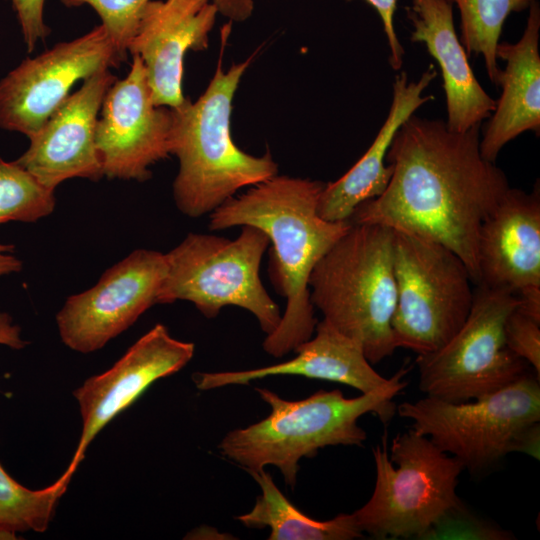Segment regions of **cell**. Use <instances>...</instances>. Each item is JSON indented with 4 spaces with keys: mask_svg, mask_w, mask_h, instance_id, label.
Here are the masks:
<instances>
[{
    "mask_svg": "<svg viewBox=\"0 0 540 540\" xmlns=\"http://www.w3.org/2000/svg\"><path fill=\"white\" fill-rule=\"evenodd\" d=\"M324 185L277 174L230 198L209 215L210 230L249 225L269 238V276L286 298L277 328L263 341L264 351L274 357H283L313 336L318 321L310 299V274L352 225L350 220L328 221L318 214Z\"/></svg>",
    "mask_w": 540,
    "mask_h": 540,
    "instance_id": "cell-2",
    "label": "cell"
},
{
    "mask_svg": "<svg viewBox=\"0 0 540 540\" xmlns=\"http://www.w3.org/2000/svg\"><path fill=\"white\" fill-rule=\"evenodd\" d=\"M268 246L267 235L249 225L242 226L233 240L189 233L166 253L167 269L157 304L189 301L209 319L225 306H237L253 314L262 331L271 334L282 314L259 276Z\"/></svg>",
    "mask_w": 540,
    "mask_h": 540,
    "instance_id": "cell-8",
    "label": "cell"
},
{
    "mask_svg": "<svg viewBox=\"0 0 540 540\" xmlns=\"http://www.w3.org/2000/svg\"><path fill=\"white\" fill-rule=\"evenodd\" d=\"M397 348L417 355L437 351L464 324L474 298L468 268L445 246L394 230Z\"/></svg>",
    "mask_w": 540,
    "mask_h": 540,
    "instance_id": "cell-9",
    "label": "cell"
},
{
    "mask_svg": "<svg viewBox=\"0 0 540 540\" xmlns=\"http://www.w3.org/2000/svg\"><path fill=\"white\" fill-rule=\"evenodd\" d=\"M539 378L527 372L504 388L466 402L425 396L401 403L396 412L471 473L490 468L511 452L539 459Z\"/></svg>",
    "mask_w": 540,
    "mask_h": 540,
    "instance_id": "cell-7",
    "label": "cell"
},
{
    "mask_svg": "<svg viewBox=\"0 0 540 540\" xmlns=\"http://www.w3.org/2000/svg\"><path fill=\"white\" fill-rule=\"evenodd\" d=\"M13 250V245L0 243V277L22 269V261L13 254Z\"/></svg>",
    "mask_w": 540,
    "mask_h": 540,
    "instance_id": "cell-32",
    "label": "cell"
},
{
    "mask_svg": "<svg viewBox=\"0 0 540 540\" xmlns=\"http://www.w3.org/2000/svg\"><path fill=\"white\" fill-rule=\"evenodd\" d=\"M480 126L450 130L442 120L410 116L397 130L386 160L384 192L361 203L353 224H380L439 243L479 282L481 224L510 188L505 173L480 153Z\"/></svg>",
    "mask_w": 540,
    "mask_h": 540,
    "instance_id": "cell-1",
    "label": "cell"
},
{
    "mask_svg": "<svg viewBox=\"0 0 540 540\" xmlns=\"http://www.w3.org/2000/svg\"><path fill=\"white\" fill-rule=\"evenodd\" d=\"M254 54L227 71L220 60L203 94L172 110L169 152L179 161L173 182L178 210L192 218L212 213L244 187L278 173L271 154L253 156L241 150L231 135L232 101Z\"/></svg>",
    "mask_w": 540,
    "mask_h": 540,
    "instance_id": "cell-4",
    "label": "cell"
},
{
    "mask_svg": "<svg viewBox=\"0 0 540 540\" xmlns=\"http://www.w3.org/2000/svg\"><path fill=\"white\" fill-rule=\"evenodd\" d=\"M460 13V42L467 55L481 54L489 79L497 86L501 69L496 48L505 20L536 0H451Z\"/></svg>",
    "mask_w": 540,
    "mask_h": 540,
    "instance_id": "cell-24",
    "label": "cell"
},
{
    "mask_svg": "<svg viewBox=\"0 0 540 540\" xmlns=\"http://www.w3.org/2000/svg\"><path fill=\"white\" fill-rule=\"evenodd\" d=\"M437 76L432 64L417 81L402 71L395 78L389 113L371 146L338 180L325 183L317 205L318 214L328 221L350 220L363 202L376 198L386 189L392 167L385 164L393 137L400 126L424 103L433 99L423 92Z\"/></svg>",
    "mask_w": 540,
    "mask_h": 540,
    "instance_id": "cell-21",
    "label": "cell"
},
{
    "mask_svg": "<svg viewBox=\"0 0 540 540\" xmlns=\"http://www.w3.org/2000/svg\"><path fill=\"white\" fill-rule=\"evenodd\" d=\"M408 371L402 367L382 387L352 398L334 389L286 400L269 389L255 388L271 412L259 422L228 432L218 448L246 472L275 466L294 488L300 459L314 457L327 446H362L367 434L358 420L367 413L384 424L394 417L393 399L407 386L403 377Z\"/></svg>",
    "mask_w": 540,
    "mask_h": 540,
    "instance_id": "cell-3",
    "label": "cell"
},
{
    "mask_svg": "<svg viewBox=\"0 0 540 540\" xmlns=\"http://www.w3.org/2000/svg\"><path fill=\"white\" fill-rule=\"evenodd\" d=\"M519 305L509 289L474 286L470 312L456 334L435 352L417 355L419 388L448 402L491 394L528 372V363L506 345L504 325Z\"/></svg>",
    "mask_w": 540,
    "mask_h": 540,
    "instance_id": "cell-10",
    "label": "cell"
},
{
    "mask_svg": "<svg viewBox=\"0 0 540 540\" xmlns=\"http://www.w3.org/2000/svg\"><path fill=\"white\" fill-rule=\"evenodd\" d=\"M217 7L212 0H150L128 45L141 58L152 99L157 106L176 108L183 94L184 57L207 49Z\"/></svg>",
    "mask_w": 540,
    "mask_h": 540,
    "instance_id": "cell-17",
    "label": "cell"
},
{
    "mask_svg": "<svg viewBox=\"0 0 540 540\" xmlns=\"http://www.w3.org/2000/svg\"><path fill=\"white\" fill-rule=\"evenodd\" d=\"M388 454L386 435L373 448L375 486L354 511L358 529L377 539L431 535L465 510L456 488L462 463L410 428L397 434Z\"/></svg>",
    "mask_w": 540,
    "mask_h": 540,
    "instance_id": "cell-6",
    "label": "cell"
},
{
    "mask_svg": "<svg viewBox=\"0 0 540 540\" xmlns=\"http://www.w3.org/2000/svg\"><path fill=\"white\" fill-rule=\"evenodd\" d=\"M413 30L412 42L425 44L437 61L446 97L447 127L465 132L493 113L496 100L476 79L458 38L451 0H412L406 8Z\"/></svg>",
    "mask_w": 540,
    "mask_h": 540,
    "instance_id": "cell-18",
    "label": "cell"
},
{
    "mask_svg": "<svg viewBox=\"0 0 540 540\" xmlns=\"http://www.w3.org/2000/svg\"><path fill=\"white\" fill-rule=\"evenodd\" d=\"M540 8L535 1L522 37L514 44L498 43L497 58L506 62L497 86L502 94L479 143L481 156L495 162L501 149L524 133L540 132Z\"/></svg>",
    "mask_w": 540,
    "mask_h": 540,
    "instance_id": "cell-20",
    "label": "cell"
},
{
    "mask_svg": "<svg viewBox=\"0 0 540 540\" xmlns=\"http://www.w3.org/2000/svg\"><path fill=\"white\" fill-rule=\"evenodd\" d=\"M479 282L506 288L517 309L540 322V191L509 188L481 224L477 240ZM477 284V285H478Z\"/></svg>",
    "mask_w": 540,
    "mask_h": 540,
    "instance_id": "cell-15",
    "label": "cell"
},
{
    "mask_svg": "<svg viewBox=\"0 0 540 540\" xmlns=\"http://www.w3.org/2000/svg\"><path fill=\"white\" fill-rule=\"evenodd\" d=\"M172 110L154 104L141 58L132 55L125 78L108 88L99 113L95 141L103 174L109 179L144 182L150 167L167 158Z\"/></svg>",
    "mask_w": 540,
    "mask_h": 540,
    "instance_id": "cell-13",
    "label": "cell"
},
{
    "mask_svg": "<svg viewBox=\"0 0 540 540\" xmlns=\"http://www.w3.org/2000/svg\"><path fill=\"white\" fill-rule=\"evenodd\" d=\"M248 473L258 483L261 494L248 513L236 517L245 527L269 528V540H351L364 536L352 513L325 521L313 519L286 498L265 468Z\"/></svg>",
    "mask_w": 540,
    "mask_h": 540,
    "instance_id": "cell-22",
    "label": "cell"
},
{
    "mask_svg": "<svg viewBox=\"0 0 540 540\" xmlns=\"http://www.w3.org/2000/svg\"><path fill=\"white\" fill-rule=\"evenodd\" d=\"M394 230L353 224L319 260L309 277L310 299L323 319L358 341L371 364L397 349Z\"/></svg>",
    "mask_w": 540,
    "mask_h": 540,
    "instance_id": "cell-5",
    "label": "cell"
},
{
    "mask_svg": "<svg viewBox=\"0 0 540 540\" xmlns=\"http://www.w3.org/2000/svg\"><path fill=\"white\" fill-rule=\"evenodd\" d=\"M55 204L54 190L16 161L0 157V225L10 221L37 222L53 213Z\"/></svg>",
    "mask_w": 540,
    "mask_h": 540,
    "instance_id": "cell-25",
    "label": "cell"
},
{
    "mask_svg": "<svg viewBox=\"0 0 540 540\" xmlns=\"http://www.w3.org/2000/svg\"><path fill=\"white\" fill-rule=\"evenodd\" d=\"M150 0H60L66 7L89 5L101 19L119 54L126 60L143 9Z\"/></svg>",
    "mask_w": 540,
    "mask_h": 540,
    "instance_id": "cell-26",
    "label": "cell"
},
{
    "mask_svg": "<svg viewBox=\"0 0 540 540\" xmlns=\"http://www.w3.org/2000/svg\"><path fill=\"white\" fill-rule=\"evenodd\" d=\"M379 14L383 30L390 48L389 62L394 70H400L403 63L404 49L398 40L394 27V14L397 0H365Z\"/></svg>",
    "mask_w": 540,
    "mask_h": 540,
    "instance_id": "cell-29",
    "label": "cell"
},
{
    "mask_svg": "<svg viewBox=\"0 0 540 540\" xmlns=\"http://www.w3.org/2000/svg\"><path fill=\"white\" fill-rule=\"evenodd\" d=\"M70 480L63 473L50 486L29 489L0 465V540L17 539L18 532L46 531Z\"/></svg>",
    "mask_w": 540,
    "mask_h": 540,
    "instance_id": "cell-23",
    "label": "cell"
},
{
    "mask_svg": "<svg viewBox=\"0 0 540 540\" xmlns=\"http://www.w3.org/2000/svg\"><path fill=\"white\" fill-rule=\"evenodd\" d=\"M507 347L540 377V322L515 308L504 325Z\"/></svg>",
    "mask_w": 540,
    "mask_h": 540,
    "instance_id": "cell-27",
    "label": "cell"
},
{
    "mask_svg": "<svg viewBox=\"0 0 540 540\" xmlns=\"http://www.w3.org/2000/svg\"><path fill=\"white\" fill-rule=\"evenodd\" d=\"M123 61L101 24L25 59L0 80V127L32 137L78 81L118 67Z\"/></svg>",
    "mask_w": 540,
    "mask_h": 540,
    "instance_id": "cell-11",
    "label": "cell"
},
{
    "mask_svg": "<svg viewBox=\"0 0 540 540\" xmlns=\"http://www.w3.org/2000/svg\"><path fill=\"white\" fill-rule=\"evenodd\" d=\"M195 346L172 337L156 324L106 371L91 376L73 395L81 415V434L64 474L71 477L96 435L130 407L155 381L181 370L193 357Z\"/></svg>",
    "mask_w": 540,
    "mask_h": 540,
    "instance_id": "cell-14",
    "label": "cell"
},
{
    "mask_svg": "<svg viewBox=\"0 0 540 540\" xmlns=\"http://www.w3.org/2000/svg\"><path fill=\"white\" fill-rule=\"evenodd\" d=\"M294 351V358L278 364L240 371L197 372L192 378L199 390H211L269 376L296 375L344 384L362 393L389 381L372 367L358 341L324 319L317 323L313 336Z\"/></svg>",
    "mask_w": 540,
    "mask_h": 540,
    "instance_id": "cell-19",
    "label": "cell"
},
{
    "mask_svg": "<svg viewBox=\"0 0 540 540\" xmlns=\"http://www.w3.org/2000/svg\"><path fill=\"white\" fill-rule=\"evenodd\" d=\"M218 13L230 21L242 22L247 20L254 9V0H212Z\"/></svg>",
    "mask_w": 540,
    "mask_h": 540,
    "instance_id": "cell-30",
    "label": "cell"
},
{
    "mask_svg": "<svg viewBox=\"0 0 540 540\" xmlns=\"http://www.w3.org/2000/svg\"><path fill=\"white\" fill-rule=\"evenodd\" d=\"M16 13L28 52H32L37 44L45 41L50 28L44 20L46 0H8Z\"/></svg>",
    "mask_w": 540,
    "mask_h": 540,
    "instance_id": "cell-28",
    "label": "cell"
},
{
    "mask_svg": "<svg viewBox=\"0 0 540 540\" xmlns=\"http://www.w3.org/2000/svg\"><path fill=\"white\" fill-rule=\"evenodd\" d=\"M166 269L164 253L131 252L107 269L94 286L67 298L56 315L62 342L84 354L103 348L157 304Z\"/></svg>",
    "mask_w": 540,
    "mask_h": 540,
    "instance_id": "cell-12",
    "label": "cell"
},
{
    "mask_svg": "<svg viewBox=\"0 0 540 540\" xmlns=\"http://www.w3.org/2000/svg\"><path fill=\"white\" fill-rule=\"evenodd\" d=\"M27 344L21 336V328L13 322L12 317L6 312H0V345L20 350Z\"/></svg>",
    "mask_w": 540,
    "mask_h": 540,
    "instance_id": "cell-31",
    "label": "cell"
},
{
    "mask_svg": "<svg viewBox=\"0 0 540 540\" xmlns=\"http://www.w3.org/2000/svg\"><path fill=\"white\" fill-rule=\"evenodd\" d=\"M115 80L110 70L84 80L29 138L28 149L15 161L54 191L71 178L100 180L104 174L95 141L96 125L104 96Z\"/></svg>",
    "mask_w": 540,
    "mask_h": 540,
    "instance_id": "cell-16",
    "label": "cell"
}]
</instances>
